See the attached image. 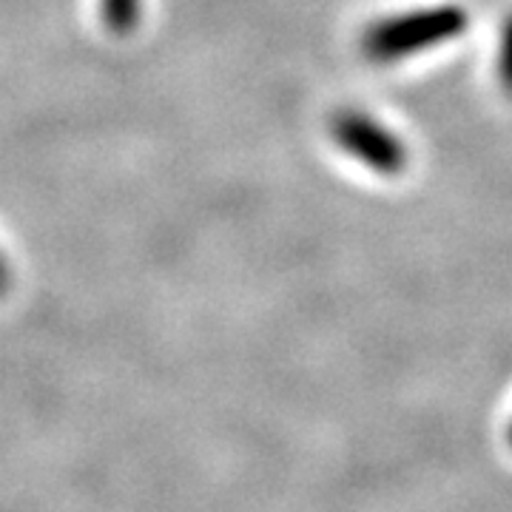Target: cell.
Masks as SVG:
<instances>
[{"label":"cell","instance_id":"1","mask_svg":"<svg viewBox=\"0 0 512 512\" xmlns=\"http://www.w3.org/2000/svg\"><path fill=\"white\" fill-rule=\"evenodd\" d=\"M467 12L461 6H430L416 9L410 15L370 23L362 35V52L373 63H396L421 49H433L439 43L456 40L467 29Z\"/></svg>","mask_w":512,"mask_h":512},{"label":"cell","instance_id":"2","mask_svg":"<svg viewBox=\"0 0 512 512\" xmlns=\"http://www.w3.org/2000/svg\"><path fill=\"white\" fill-rule=\"evenodd\" d=\"M330 134L342 151L382 177H396L407 168V146L362 111H339L330 123Z\"/></svg>","mask_w":512,"mask_h":512},{"label":"cell","instance_id":"3","mask_svg":"<svg viewBox=\"0 0 512 512\" xmlns=\"http://www.w3.org/2000/svg\"><path fill=\"white\" fill-rule=\"evenodd\" d=\"M143 0H100V20L114 35H128L140 23Z\"/></svg>","mask_w":512,"mask_h":512},{"label":"cell","instance_id":"4","mask_svg":"<svg viewBox=\"0 0 512 512\" xmlns=\"http://www.w3.org/2000/svg\"><path fill=\"white\" fill-rule=\"evenodd\" d=\"M498 74L504 89L512 94V15L501 29V49H498Z\"/></svg>","mask_w":512,"mask_h":512},{"label":"cell","instance_id":"5","mask_svg":"<svg viewBox=\"0 0 512 512\" xmlns=\"http://www.w3.org/2000/svg\"><path fill=\"white\" fill-rule=\"evenodd\" d=\"M9 282H12V271H9L6 259H3V254H0V296L9 291Z\"/></svg>","mask_w":512,"mask_h":512},{"label":"cell","instance_id":"6","mask_svg":"<svg viewBox=\"0 0 512 512\" xmlns=\"http://www.w3.org/2000/svg\"><path fill=\"white\" fill-rule=\"evenodd\" d=\"M510 441H512V427H510Z\"/></svg>","mask_w":512,"mask_h":512}]
</instances>
